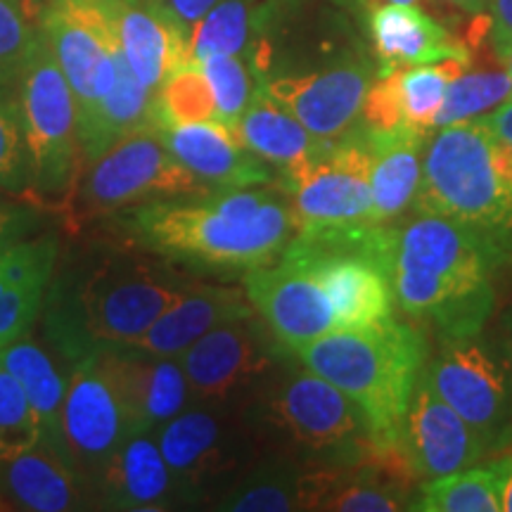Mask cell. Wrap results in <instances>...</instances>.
<instances>
[{
  "mask_svg": "<svg viewBox=\"0 0 512 512\" xmlns=\"http://www.w3.org/2000/svg\"><path fill=\"white\" fill-rule=\"evenodd\" d=\"M508 256V247L465 223L418 214L394 228L396 304L439 339L477 335L494 313V278Z\"/></svg>",
  "mask_w": 512,
  "mask_h": 512,
  "instance_id": "6da1fadb",
  "label": "cell"
},
{
  "mask_svg": "<svg viewBox=\"0 0 512 512\" xmlns=\"http://www.w3.org/2000/svg\"><path fill=\"white\" fill-rule=\"evenodd\" d=\"M126 226L164 259L245 273L278 261L297 230L290 202L261 185L138 204Z\"/></svg>",
  "mask_w": 512,
  "mask_h": 512,
  "instance_id": "7a4b0ae2",
  "label": "cell"
},
{
  "mask_svg": "<svg viewBox=\"0 0 512 512\" xmlns=\"http://www.w3.org/2000/svg\"><path fill=\"white\" fill-rule=\"evenodd\" d=\"M287 351L356 403L377 456L401 451L408 403L427 366V339L418 328L392 316L363 328L332 330Z\"/></svg>",
  "mask_w": 512,
  "mask_h": 512,
  "instance_id": "3957f363",
  "label": "cell"
},
{
  "mask_svg": "<svg viewBox=\"0 0 512 512\" xmlns=\"http://www.w3.org/2000/svg\"><path fill=\"white\" fill-rule=\"evenodd\" d=\"M415 209L465 223L512 252V147L486 117L437 128L427 140Z\"/></svg>",
  "mask_w": 512,
  "mask_h": 512,
  "instance_id": "277c9868",
  "label": "cell"
},
{
  "mask_svg": "<svg viewBox=\"0 0 512 512\" xmlns=\"http://www.w3.org/2000/svg\"><path fill=\"white\" fill-rule=\"evenodd\" d=\"M247 408L254 437L271 441L283 456L320 465H358L377 456L356 403L302 363H278Z\"/></svg>",
  "mask_w": 512,
  "mask_h": 512,
  "instance_id": "5b68a950",
  "label": "cell"
},
{
  "mask_svg": "<svg viewBox=\"0 0 512 512\" xmlns=\"http://www.w3.org/2000/svg\"><path fill=\"white\" fill-rule=\"evenodd\" d=\"M195 280L140 256L105 259L81 287L79 309L86 335L102 347H124L157 323Z\"/></svg>",
  "mask_w": 512,
  "mask_h": 512,
  "instance_id": "8992f818",
  "label": "cell"
},
{
  "mask_svg": "<svg viewBox=\"0 0 512 512\" xmlns=\"http://www.w3.org/2000/svg\"><path fill=\"white\" fill-rule=\"evenodd\" d=\"M17 107L29 150V185L41 195L62 192L83 157L79 107L43 31H38L36 46L19 76Z\"/></svg>",
  "mask_w": 512,
  "mask_h": 512,
  "instance_id": "52a82bcc",
  "label": "cell"
},
{
  "mask_svg": "<svg viewBox=\"0 0 512 512\" xmlns=\"http://www.w3.org/2000/svg\"><path fill=\"white\" fill-rule=\"evenodd\" d=\"M88 164L79 200L91 214L214 192L178 162L157 124L126 133Z\"/></svg>",
  "mask_w": 512,
  "mask_h": 512,
  "instance_id": "ba28073f",
  "label": "cell"
},
{
  "mask_svg": "<svg viewBox=\"0 0 512 512\" xmlns=\"http://www.w3.org/2000/svg\"><path fill=\"white\" fill-rule=\"evenodd\" d=\"M155 434L188 503L221 496L247 470L256 441L247 415L209 403H192Z\"/></svg>",
  "mask_w": 512,
  "mask_h": 512,
  "instance_id": "9c48e42d",
  "label": "cell"
},
{
  "mask_svg": "<svg viewBox=\"0 0 512 512\" xmlns=\"http://www.w3.org/2000/svg\"><path fill=\"white\" fill-rule=\"evenodd\" d=\"M283 190L290 197L297 230L375 223L370 152L363 126L358 124L344 138L325 145L318 155L285 169Z\"/></svg>",
  "mask_w": 512,
  "mask_h": 512,
  "instance_id": "30bf717a",
  "label": "cell"
},
{
  "mask_svg": "<svg viewBox=\"0 0 512 512\" xmlns=\"http://www.w3.org/2000/svg\"><path fill=\"white\" fill-rule=\"evenodd\" d=\"M41 31L72 86L81 128L119 76L121 43L110 0H50Z\"/></svg>",
  "mask_w": 512,
  "mask_h": 512,
  "instance_id": "8fae6325",
  "label": "cell"
},
{
  "mask_svg": "<svg viewBox=\"0 0 512 512\" xmlns=\"http://www.w3.org/2000/svg\"><path fill=\"white\" fill-rule=\"evenodd\" d=\"M437 394L475 430L491 451L512 444V389L494 342L482 332L441 339L427 361Z\"/></svg>",
  "mask_w": 512,
  "mask_h": 512,
  "instance_id": "7c38bea8",
  "label": "cell"
},
{
  "mask_svg": "<svg viewBox=\"0 0 512 512\" xmlns=\"http://www.w3.org/2000/svg\"><path fill=\"white\" fill-rule=\"evenodd\" d=\"M268 330V328H266ZM264 325L252 318L233 320L207 332L183 351L192 403L238 408L249 403L278 368L280 342H271Z\"/></svg>",
  "mask_w": 512,
  "mask_h": 512,
  "instance_id": "4fadbf2b",
  "label": "cell"
},
{
  "mask_svg": "<svg viewBox=\"0 0 512 512\" xmlns=\"http://www.w3.org/2000/svg\"><path fill=\"white\" fill-rule=\"evenodd\" d=\"M128 434L117 384L102 351H93L81 358L67 382L60 418L64 458L95 484L102 467Z\"/></svg>",
  "mask_w": 512,
  "mask_h": 512,
  "instance_id": "5bb4252c",
  "label": "cell"
},
{
  "mask_svg": "<svg viewBox=\"0 0 512 512\" xmlns=\"http://www.w3.org/2000/svg\"><path fill=\"white\" fill-rule=\"evenodd\" d=\"M245 292L256 316L285 349L302 347L339 328L335 309L316 275L285 252L273 264L247 271Z\"/></svg>",
  "mask_w": 512,
  "mask_h": 512,
  "instance_id": "9a60e30c",
  "label": "cell"
},
{
  "mask_svg": "<svg viewBox=\"0 0 512 512\" xmlns=\"http://www.w3.org/2000/svg\"><path fill=\"white\" fill-rule=\"evenodd\" d=\"M377 76L380 72L366 62H342L316 72L275 76L261 86L313 136L332 143L358 126L363 102Z\"/></svg>",
  "mask_w": 512,
  "mask_h": 512,
  "instance_id": "2e32d148",
  "label": "cell"
},
{
  "mask_svg": "<svg viewBox=\"0 0 512 512\" xmlns=\"http://www.w3.org/2000/svg\"><path fill=\"white\" fill-rule=\"evenodd\" d=\"M401 453L415 482L463 470L489 453L484 439L437 394L427 366L422 368L408 403Z\"/></svg>",
  "mask_w": 512,
  "mask_h": 512,
  "instance_id": "e0dca14e",
  "label": "cell"
},
{
  "mask_svg": "<svg viewBox=\"0 0 512 512\" xmlns=\"http://www.w3.org/2000/svg\"><path fill=\"white\" fill-rule=\"evenodd\" d=\"M91 482L34 437H0V496L12 508L34 512L81 510L91 503Z\"/></svg>",
  "mask_w": 512,
  "mask_h": 512,
  "instance_id": "ac0fdd59",
  "label": "cell"
},
{
  "mask_svg": "<svg viewBox=\"0 0 512 512\" xmlns=\"http://www.w3.org/2000/svg\"><path fill=\"white\" fill-rule=\"evenodd\" d=\"M117 384L128 432H157L192 406L188 377L178 356H152L126 347L102 349Z\"/></svg>",
  "mask_w": 512,
  "mask_h": 512,
  "instance_id": "d6986e66",
  "label": "cell"
},
{
  "mask_svg": "<svg viewBox=\"0 0 512 512\" xmlns=\"http://www.w3.org/2000/svg\"><path fill=\"white\" fill-rule=\"evenodd\" d=\"M347 465H320L283 456L266 458L247 467L242 475L216 498L214 510L228 512H294L323 510L337 472Z\"/></svg>",
  "mask_w": 512,
  "mask_h": 512,
  "instance_id": "ffe728a7",
  "label": "cell"
},
{
  "mask_svg": "<svg viewBox=\"0 0 512 512\" xmlns=\"http://www.w3.org/2000/svg\"><path fill=\"white\" fill-rule=\"evenodd\" d=\"M157 128L178 162L211 190L259 188L273 181L268 164L242 143L235 128L219 121Z\"/></svg>",
  "mask_w": 512,
  "mask_h": 512,
  "instance_id": "44dd1931",
  "label": "cell"
},
{
  "mask_svg": "<svg viewBox=\"0 0 512 512\" xmlns=\"http://www.w3.org/2000/svg\"><path fill=\"white\" fill-rule=\"evenodd\" d=\"M95 486L100 503L112 510H169L188 503L155 432L128 434L102 467Z\"/></svg>",
  "mask_w": 512,
  "mask_h": 512,
  "instance_id": "7402d4cb",
  "label": "cell"
},
{
  "mask_svg": "<svg viewBox=\"0 0 512 512\" xmlns=\"http://www.w3.org/2000/svg\"><path fill=\"white\" fill-rule=\"evenodd\" d=\"M110 8L121 53L145 86L157 91L166 76L192 62L188 29L166 8L164 0H110Z\"/></svg>",
  "mask_w": 512,
  "mask_h": 512,
  "instance_id": "603a6c76",
  "label": "cell"
},
{
  "mask_svg": "<svg viewBox=\"0 0 512 512\" xmlns=\"http://www.w3.org/2000/svg\"><path fill=\"white\" fill-rule=\"evenodd\" d=\"M252 316H256V311L249 304L245 290L195 283L174 306H169L159 316L150 330L124 347L152 356H181L207 332Z\"/></svg>",
  "mask_w": 512,
  "mask_h": 512,
  "instance_id": "cb8c5ba5",
  "label": "cell"
},
{
  "mask_svg": "<svg viewBox=\"0 0 512 512\" xmlns=\"http://www.w3.org/2000/svg\"><path fill=\"white\" fill-rule=\"evenodd\" d=\"M370 36L380 60V74L448 60L470 62L463 43L415 5H377L370 10Z\"/></svg>",
  "mask_w": 512,
  "mask_h": 512,
  "instance_id": "d4e9b609",
  "label": "cell"
},
{
  "mask_svg": "<svg viewBox=\"0 0 512 512\" xmlns=\"http://www.w3.org/2000/svg\"><path fill=\"white\" fill-rule=\"evenodd\" d=\"M366 131L370 152V190H373V221L384 226L415 204L422 181L427 133L413 128Z\"/></svg>",
  "mask_w": 512,
  "mask_h": 512,
  "instance_id": "484cf974",
  "label": "cell"
},
{
  "mask_svg": "<svg viewBox=\"0 0 512 512\" xmlns=\"http://www.w3.org/2000/svg\"><path fill=\"white\" fill-rule=\"evenodd\" d=\"M235 131L256 157L278 166L280 171L306 162L328 145V140L313 136L292 112L275 102L261 83L256 86Z\"/></svg>",
  "mask_w": 512,
  "mask_h": 512,
  "instance_id": "4316f807",
  "label": "cell"
},
{
  "mask_svg": "<svg viewBox=\"0 0 512 512\" xmlns=\"http://www.w3.org/2000/svg\"><path fill=\"white\" fill-rule=\"evenodd\" d=\"M0 363L22 384L31 413H34L38 439L62 453L60 418L64 394H67V382H64L60 370H57L53 358L48 356L46 349L38 347L36 342L19 337L15 342L0 347Z\"/></svg>",
  "mask_w": 512,
  "mask_h": 512,
  "instance_id": "83f0119b",
  "label": "cell"
},
{
  "mask_svg": "<svg viewBox=\"0 0 512 512\" xmlns=\"http://www.w3.org/2000/svg\"><path fill=\"white\" fill-rule=\"evenodd\" d=\"M155 88L145 86L128 67L124 53L119 60V76L112 91L95 107L93 117L79 128L81 155L86 162L100 157L112 143L140 126L155 124Z\"/></svg>",
  "mask_w": 512,
  "mask_h": 512,
  "instance_id": "f1b7e54d",
  "label": "cell"
},
{
  "mask_svg": "<svg viewBox=\"0 0 512 512\" xmlns=\"http://www.w3.org/2000/svg\"><path fill=\"white\" fill-rule=\"evenodd\" d=\"M501 460L486 467H463L418 482L411 510L418 512H503Z\"/></svg>",
  "mask_w": 512,
  "mask_h": 512,
  "instance_id": "f546056e",
  "label": "cell"
},
{
  "mask_svg": "<svg viewBox=\"0 0 512 512\" xmlns=\"http://www.w3.org/2000/svg\"><path fill=\"white\" fill-rule=\"evenodd\" d=\"M264 0H219L190 27L192 62L211 55H247L254 36L264 27Z\"/></svg>",
  "mask_w": 512,
  "mask_h": 512,
  "instance_id": "4dcf8cb0",
  "label": "cell"
},
{
  "mask_svg": "<svg viewBox=\"0 0 512 512\" xmlns=\"http://www.w3.org/2000/svg\"><path fill=\"white\" fill-rule=\"evenodd\" d=\"M467 64L470 62L448 60L439 64L396 69L394 86L403 126L420 133L434 131V117H437L441 102H444L448 83L456 79L458 74H463Z\"/></svg>",
  "mask_w": 512,
  "mask_h": 512,
  "instance_id": "1f68e13d",
  "label": "cell"
},
{
  "mask_svg": "<svg viewBox=\"0 0 512 512\" xmlns=\"http://www.w3.org/2000/svg\"><path fill=\"white\" fill-rule=\"evenodd\" d=\"M157 126H183L216 121V102L211 86L197 62L171 72L155 91L152 105Z\"/></svg>",
  "mask_w": 512,
  "mask_h": 512,
  "instance_id": "d6a6232c",
  "label": "cell"
},
{
  "mask_svg": "<svg viewBox=\"0 0 512 512\" xmlns=\"http://www.w3.org/2000/svg\"><path fill=\"white\" fill-rule=\"evenodd\" d=\"M512 100V86L505 72H465L448 83L444 102H441L434 131L460 121L484 117L503 102Z\"/></svg>",
  "mask_w": 512,
  "mask_h": 512,
  "instance_id": "836d02e7",
  "label": "cell"
},
{
  "mask_svg": "<svg viewBox=\"0 0 512 512\" xmlns=\"http://www.w3.org/2000/svg\"><path fill=\"white\" fill-rule=\"evenodd\" d=\"M197 64L214 93L216 121L228 128H238V121L256 91L252 67L245 55H211Z\"/></svg>",
  "mask_w": 512,
  "mask_h": 512,
  "instance_id": "e575fe53",
  "label": "cell"
},
{
  "mask_svg": "<svg viewBox=\"0 0 512 512\" xmlns=\"http://www.w3.org/2000/svg\"><path fill=\"white\" fill-rule=\"evenodd\" d=\"M50 278L53 273H34L0 290V347L27 335L46 299Z\"/></svg>",
  "mask_w": 512,
  "mask_h": 512,
  "instance_id": "d590c367",
  "label": "cell"
},
{
  "mask_svg": "<svg viewBox=\"0 0 512 512\" xmlns=\"http://www.w3.org/2000/svg\"><path fill=\"white\" fill-rule=\"evenodd\" d=\"M38 31L29 10L15 0H0V88L19 81L24 64L36 46Z\"/></svg>",
  "mask_w": 512,
  "mask_h": 512,
  "instance_id": "8d00e7d4",
  "label": "cell"
},
{
  "mask_svg": "<svg viewBox=\"0 0 512 512\" xmlns=\"http://www.w3.org/2000/svg\"><path fill=\"white\" fill-rule=\"evenodd\" d=\"M29 185V150L19 107L0 98V190L19 192Z\"/></svg>",
  "mask_w": 512,
  "mask_h": 512,
  "instance_id": "74e56055",
  "label": "cell"
},
{
  "mask_svg": "<svg viewBox=\"0 0 512 512\" xmlns=\"http://www.w3.org/2000/svg\"><path fill=\"white\" fill-rule=\"evenodd\" d=\"M57 242L53 238L19 240L0 252V290L34 273H53Z\"/></svg>",
  "mask_w": 512,
  "mask_h": 512,
  "instance_id": "f35d334b",
  "label": "cell"
},
{
  "mask_svg": "<svg viewBox=\"0 0 512 512\" xmlns=\"http://www.w3.org/2000/svg\"><path fill=\"white\" fill-rule=\"evenodd\" d=\"M0 437L38 439L36 420L22 384L0 363Z\"/></svg>",
  "mask_w": 512,
  "mask_h": 512,
  "instance_id": "ab89813d",
  "label": "cell"
},
{
  "mask_svg": "<svg viewBox=\"0 0 512 512\" xmlns=\"http://www.w3.org/2000/svg\"><path fill=\"white\" fill-rule=\"evenodd\" d=\"M34 216L22 207H3L0 204V252L15 245L29 233Z\"/></svg>",
  "mask_w": 512,
  "mask_h": 512,
  "instance_id": "60d3db41",
  "label": "cell"
},
{
  "mask_svg": "<svg viewBox=\"0 0 512 512\" xmlns=\"http://www.w3.org/2000/svg\"><path fill=\"white\" fill-rule=\"evenodd\" d=\"M216 3H219V0H164L166 8L174 12L178 22L188 29V34L192 24H195L202 15H207Z\"/></svg>",
  "mask_w": 512,
  "mask_h": 512,
  "instance_id": "b9f144b4",
  "label": "cell"
},
{
  "mask_svg": "<svg viewBox=\"0 0 512 512\" xmlns=\"http://www.w3.org/2000/svg\"><path fill=\"white\" fill-rule=\"evenodd\" d=\"M494 344L505 366V373H508V382L512 389V304L503 311L501 320H498V335Z\"/></svg>",
  "mask_w": 512,
  "mask_h": 512,
  "instance_id": "7bdbcfd3",
  "label": "cell"
},
{
  "mask_svg": "<svg viewBox=\"0 0 512 512\" xmlns=\"http://www.w3.org/2000/svg\"><path fill=\"white\" fill-rule=\"evenodd\" d=\"M486 12L491 15L496 34L512 36V0H486Z\"/></svg>",
  "mask_w": 512,
  "mask_h": 512,
  "instance_id": "ee69618b",
  "label": "cell"
},
{
  "mask_svg": "<svg viewBox=\"0 0 512 512\" xmlns=\"http://www.w3.org/2000/svg\"><path fill=\"white\" fill-rule=\"evenodd\" d=\"M486 121H489L491 128L501 136L505 143H508L512 147V100L503 102L501 107H496L494 112L484 114Z\"/></svg>",
  "mask_w": 512,
  "mask_h": 512,
  "instance_id": "f6af8a7d",
  "label": "cell"
},
{
  "mask_svg": "<svg viewBox=\"0 0 512 512\" xmlns=\"http://www.w3.org/2000/svg\"><path fill=\"white\" fill-rule=\"evenodd\" d=\"M494 46H496L498 57H501L505 74H508L510 86H512V36L510 34H496V31H494Z\"/></svg>",
  "mask_w": 512,
  "mask_h": 512,
  "instance_id": "bcb514c9",
  "label": "cell"
},
{
  "mask_svg": "<svg viewBox=\"0 0 512 512\" xmlns=\"http://www.w3.org/2000/svg\"><path fill=\"white\" fill-rule=\"evenodd\" d=\"M337 5H342V8H351V10H373L377 5H387V3H401V5H415L418 0H335Z\"/></svg>",
  "mask_w": 512,
  "mask_h": 512,
  "instance_id": "7dc6e473",
  "label": "cell"
},
{
  "mask_svg": "<svg viewBox=\"0 0 512 512\" xmlns=\"http://www.w3.org/2000/svg\"><path fill=\"white\" fill-rule=\"evenodd\" d=\"M501 467H503V494H501L503 512H512V456L503 458Z\"/></svg>",
  "mask_w": 512,
  "mask_h": 512,
  "instance_id": "c3c4849f",
  "label": "cell"
},
{
  "mask_svg": "<svg viewBox=\"0 0 512 512\" xmlns=\"http://www.w3.org/2000/svg\"><path fill=\"white\" fill-rule=\"evenodd\" d=\"M448 3L458 5L460 10L472 12V15H477V12H484L486 10V0H448Z\"/></svg>",
  "mask_w": 512,
  "mask_h": 512,
  "instance_id": "681fc988",
  "label": "cell"
},
{
  "mask_svg": "<svg viewBox=\"0 0 512 512\" xmlns=\"http://www.w3.org/2000/svg\"><path fill=\"white\" fill-rule=\"evenodd\" d=\"M15 3H19V5H24V8H27L29 12H31V8H38V3H41V0H15Z\"/></svg>",
  "mask_w": 512,
  "mask_h": 512,
  "instance_id": "f907efd6",
  "label": "cell"
},
{
  "mask_svg": "<svg viewBox=\"0 0 512 512\" xmlns=\"http://www.w3.org/2000/svg\"><path fill=\"white\" fill-rule=\"evenodd\" d=\"M128 3H136V0H128Z\"/></svg>",
  "mask_w": 512,
  "mask_h": 512,
  "instance_id": "816d5d0a",
  "label": "cell"
}]
</instances>
